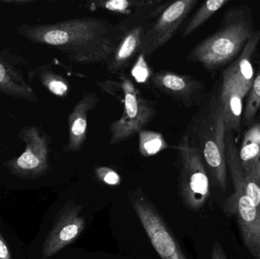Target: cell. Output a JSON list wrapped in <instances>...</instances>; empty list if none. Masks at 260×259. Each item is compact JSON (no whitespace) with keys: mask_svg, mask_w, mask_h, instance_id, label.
<instances>
[{"mask_svg":"<svg viewBox=\"0 0 260 259\" xmlns=\"http://www.w3.org/2000/svg\"><path fill=\"white\" fill-rule=\"evenodd\" d=\"M158 0H110L94 1L88 5L91 10L103 9L111 13L129 15L138 9L157 3Z\"/></svg>","mask_w":260,"mask_h":259,"instance_id":"obj_20","label":"cell"},{"mask_svg":"<svg viewBox=\"0 0 260 259\" xmlns=\"http://www.w3.org/2000/svg\"><path fill=\"white\" fill-rule=\"evenodd\" d=\"M211 259H228L225 252L219 242L215 241L212 244Z\"/></svg>","mask_w":260,"mask_h":259,"instance_id":"obj_25","label":"cell"},{"mask_svg":"<svg viewBox=\"0 0 260 259\" xmlns=\"http://www.w3.org/2000/svg\"><path fill=\"white\" fill-rule=\"evenodd\" d=\"M153 73L142 54H138L137 59L131 68V76L138 83L145 84L151 79Z\"/></svg>","mask_w":260,"mask_h":259,"instance_id":"obj_23","label":"cell"},{"mask_svg":"<svg viewBox=\"0 0 260 259\" xmlns=\"http://www.w3.org/2000/svg\"><path fill=\"white\" fill-rule=\"evenodd\" d=\"M28 59L9 48L0 49V93L23 101L37 103L39 97L24 77Z\"/></svg>","mask_w":260,"mask_h":259,"instance_id":"obj_12","label":"cell"},{"mask_svg":"<svg viewBox=\"0 0 260 259\" xmlns=\"http://www.w3.org/2000/svg\"><path fill=\"white\" fill-rule=\"evenodd\" d=\"M260 109V71L253 81V85L249 91L248 99L244 112L245 124L252 123Z\"/></svg>","mask_w":260,"mask_h":259,"instance_id":"obj_22","label":"cell"},{"mask_svg":"<svg viewBox=\"0 0 260 259\" xmlns=\"http://www.w3.org/2000/svg\"><path fill=\"white\" fill-rule=\"evenodd\" d=\"M254 33L250 8H233L226 12L220 28L197 44L187 59L209 71L221 68L242 51Z\"/></svg>","mask_w":260,"mask_h":259,"instance_id":"obj_3","label":"cell"},{"mask_svg":"<svg viewBox=\"0 0 260 259\" xmlns=\"http://www.w3.org/2000/svg\"><path fill=\"white\" fill-rule=\"evenodd\" d=\"M234 193L224 202L223 210L236 219L243 243L254 259H260V208L244 194L241 189L234 188Z\"/></svg>","mask_w":260,"mask_h":259,"instance_id":"obj_10","label":"cell"},{"mask_svg":"<svg viewBox=\"0 0 260 259\" xmlns=\"http://www.w3.org/2000/svg\"><path fill=\"white\" fill-rule=\"evenodd\" d=\"M230 3L229 0H209L205 2L194 14L182 31V36L187 38L197 31L212 15H215L223 6Z\"/></svg>","mask_w":260,"mask_h":259,"instance_id":"obj_19","label":"cell"},{"mask_svg":"<svg viewBox=\"0 0 260 259\" xmlns=\"http://www.w3.org/2000/svg\"><path fill=\"white\" fill-rule=\"evenodd\" d=\"M173 147L177 155V191L180 200L189 211H200L210 196L209 174L201 155L185 134Z\"/></svg>","mask_w":260,"mask_h":259,"instance_id":"obj_4","label":"cell"},{"mask_svg":"<svg viewBox=\"0 0 260 259\" xmlns=\"http://www.w3.org/2000/svg\"><path fill=\"white\" fill-rule=\"evenodd\" d=\"M139 151L144 158L155 156L170 145L160 132L142 130L139 132Z\"/></svg>","mask_w":260,"mask_h":259,"instance_id":"obj_21","label":"cell"},{"mask_svg":"<svg viewBox=\"0 0 260 259\" xmlns=\"http://www.w3.org/2000/svg\"><path fill=\"white\" fill-rule=\"evenodd\" d=\"M16 31L29 42L53 47L70 62L82 65L108 62L120 41L117 24L94 17L53 24L24 23Z\"/></svg>","mask_w":260,"mask_h":259,"instance_id":"obj_1","label":"cell"},{"mask_svg":"<svg viewBox=\"0 0 260 259\" xmlns=\"http://www.w3.org/2000/svg\"><path fill=\"white\" fill-rule=\"evenodd\" d=\"M198 0H179L168 5L144 36L139 54L149 57L177 33Z\"/></svg>","mask_w":260,"mask_h":259,"instance_id":"obj_9","label":"cell"},{"mask_svg":"<svg viewBox=\"0 0 260 259\" xmlns=\"http://www.w3.org/2000/svg\"><path fill=\"white\" fill-rule=\"evenodd\" d=\"M18 138L25 144L24 152L3 163L9 173L21 179H37L45 176L50 170V137L36 126H24Z\"/></svg>","mask_w":260,"mask_h":259,"instance_id":"obj_8","label":"cell"},{"mask_svg":"<svg viewBox=\"0 0 260 259\" xmlns=\"http://www.w3.org/2000/svg\"><path fill=\"white\" fill-rule=\"evenodd\" d=\"M28 80L37 79L49 92L55 97L64 98L70 91V84L67 79L56 72L50 64L31 68L27 73Z\"/></svg>","mask_w":260,"mask_h":259,"instance_id":"obj_18","label":"cell"},{"mask_svg":"<svg viewBox=\"0 0 260 259\" xmlns=\"http://www.w3.org/2000/svg\"><path fill=\"white\" fill-rule=\"evenodd\" d=\"M161 0L150 6L135 11L117 23L120 31V41L111 59L106 62L110 74H123L132 61L140 51L145 33L152 24V21L160 15L168 4Z\"/></svg>","mask_w":260,"mask_h":259,"instance_id":"obj_5","label":"cell"},{"mask_svg":"<svg viewBox=\"0 0 260 259\" xmlns=\"http://www.w3.org/2000/svg\"><path fill=\"white\" fill-rule=\"evenodd\" d=\"M259 42L260 30H258L255 31L249 40L236 60L232 62L223 73V75L232 79L240 88L247 94L255 79L252 60Z\"/></svg>","mask_w":260,"mask_h":259,"instance_id":"obj_16","label":"cell"},{"mask_svg":"<svg viewBox=\"0 0 260 259\" xmlns=\"http://www.w3.org/2000/svg\"><path fill=\"white\" fill-rule=\"evenodd\" d=\"M82 211L83 205L73 201L59 210L43 245L41 259L51 258L82 235L86 225Z\"/></svg>","mask_w":260,"mask_h":259,"instance_id":"obj_11","label":"cell"},{"mask_svg":"<svg viewBox=\"0 0 260 259\" xmlns=\"http://www.w3.org/2000/svg\"><path fill=\"white\" fill-rule=\"evenodd\" d=\"M99 100L95 93H86L69 114L68 141L64 153H78L82 150L87 138L88 114L97 106Z\"/></svg>","mask_w":260,"mask_h":259,"instance_id":"obj_14","label":"cell"},{"mask_svg":"<svg viewBox=\"0 0 260 259\" xmlns=\"http://www.w3.org/2000/svg\"><path fill=\"white\" fill-rule=\"evenodd\" d=\"M0 259H12L10 249L1 233H0Z\"/></svg>","mask_w":260,"mask_h":259,"instance_id":"obj_26","label":"cell"},{"mask_svg":"<svg viewBox=\"0 0 260 259\" xmlns=\"http://www.w3.org/2000/svg\"><path fill=\"white\" fill-rule=\"evenodd\" d=\"M239 158L245 176L260 187V124L250 128L243 138Z\"/></svg>","mask_w":260,"mask_h":259,"instance_id":"obj_17","label":"cell"},{"mask_svg":"<svg viewBox=\"0 0 260 259\" xmlns=\"http://www.w3.org/2000/svg\"><path fill=\"white\" fill-rule=\"evenodd\" d=\"M128 198L150 243L160 259H187L172 231L149 198L140 188Z\"/></svg>","mask_w":260,"mask_h":259,"instance_id":"obj_7","label":"cell"},{"mask_svg":"<svg viewBox=\"0 0 260 259\" xmlns=\"http://www.w3.org/2000/svg\"><path fill=\"white\" fill-rule=\"evenodd\" d=\"M96 177L109 187H118L121 184L122 179L119 173L108 167H99L94 170Z\"/></svg>","mask_w":260,"mask_h":259,"instance_id":"obj_24","label":"cell"},{"mask_svg":"<svg viewBox=\"0 0 260 259\" xmlns=\"http://www.w3.org/2000/svg\"><path fill=\"white\" fill-rule=\"evenodd\" d=\"M151 85L159 92L171 97L185 107H198L206 98V85L188 75L170 71L153 73Z\"/></svg>","mask_w":260,"mask_h":259,"instance_id":"obj_13","label":"cell"},{"mask_svg":"<svg viewBox=\"0 0 260 259\" xmlns=\"http://www.w3.org/2000/svg\"><path fill=\"white\" fill-rule=\"evenodd\" d=\"M247 94L232 79L223 75L219 97L226 132L239 133L242 122L243 100Z\"/></svg>","mask_w":260,"mask_h":259,"instance_id":"obj_15","label":"cell"},{"mask_svg":"<svg viewBox=\"0 0 260 259\" xmlns=\"http://www.w3.org/2000/svg\"><path fill=\"white\" fill-rule=\"evenodd\" d=\"M120 82H117L123 94V113L119 120L111 123L109 127L110 144L115 145L134 136L144 130L157 114L154 105L141 95L129 77L120 75Z\"/></svg>","mask_w":260,"mask_h":259,"instance_id":"obj_6","label":"cell"},{"mask_svg":"<svg viewBox=\"0 0 260 259\" xmlns=\"http://www.w3.org/2000/svg\"><path fill=\"white\" fill-rule=\"evenodd\" d=\"M185 135L199 151L208 174L222 190L227 188L228 166L226 161V128L216 90L206 94L186 126Z\"/></svg>","mask_w":260,"mask_h":259,"instance_id":"obj_2","label":"cell"},{"mask_svg":"<svg viewBox=\"0 0 260 259\" xmlns=\"http://www.w3.org/2000/svg\"><path fill=\"white\" fill-rule=\"evenodd\" d=\"M0 3L9 5V6L13 5L15 6H23L32 4V3H35V0H0Z\"/></svg>","mask_w":260,"mask_h":259,"instance_id":"obj_27","label":"cell"}]
</instances>
